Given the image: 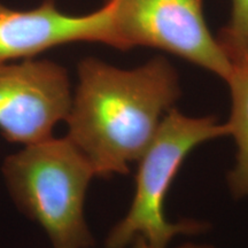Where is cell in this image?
Segmentation results:
<instances>
[{
	"label": "cell",
	"mask_w": 248,
	"mask_h": 248,
	"mask_svg": "<svg viewBox=\"0 0 248 248\" xmlns=\"http://www.w3.org/2000/svg\"><path fill=\"white\" fill-rule=\"evenodd\" d=\"M77 42L110 46V8L85 15L61 12L54 0L38 7L16 11L0 4V62L32 59L47 49Z\"/></svg>",
	"instance_id": "8992f818"
},
{
	"label": "cell",
	"mask_w": 248,
	"mask_h": 248,
	"mask_svg": "<svg viewBox=\"0 0 248 248\" xmlns=\"http://www.w3.org/2000/svg\"><path fill=\"white\" fill-rule=\"evenodd\" d=\"M73 94L66 68L49 60L0 62V133L24 146L46 140L66 121Z\"/></svg>",
	"instance_id": "5b68a950"
},
{
	"label": "cell",
	"mask_w": 248,
	"mask_h": 248,
	"mask_svg": "<svg viewBox=\"0 0 248 248\" xmlns=\"http://www.w3.org/2000/svg\"><path fill=\"white\" fill-rule=\"evenodd\" d=\"M176 248H215L213 246H209V245H202V244H194V243H186L183 244L181 246Z\"/></svg>",
	"instance_id": "30bf717a"
},
{
	"label": "cell",
	"mask_w": 248,
	"mask_h": 248,
	"mask_svg": "<svg viewBox=\"0 0 248 248\" xmlns=\"http://www.w3.org/2000/svg\"><path fill=\"white\" fill-rule=\"evenodd\" d=\"M110 8V47L168 52L226 80L232 71L210 32L202 0H106Z\"/></svg>",
	"instance_id": "277c9868"
},
{
	"label": "cell",
	"mask_w": 248,
	"mask_h": 248,
	"mask_svg": "<svg viewBox=\"0 0 248 248\" xmlns=\"http://www.w3.org/2000/svg\"><path fill=\"white\" fill-rule=\"evenodd\" d=\"M226 136L228 124L216 117L188 116L170 109L137 161L135 195L128 213L108 233L106 248H123L139 237L153 248H167L178 235L206 230L202 222H170L164 214V200L186 156L203 142Z\"/></svg>",
	"instance_id": "3957f363"
},
{
	"label": "cell",
	"mask_w": 248,
	"mask_h": 248,
	"mask_svg": "<svg viewBox=\"0 0 248 248\" xmlns=\"http://www.w3.org/2000/svg\"><path fill=\"white\" fill-rule=\"evenodd\" d=\"M216 38L231 64L248 60V0H231L230 20Z\"/></svg>",
	"instance_id": "ba28073f"
},
{
	"label": "cell",
	"mask_w": 248,
	"mask_h": 248,
	"mask_svg": "<svg viewBox=\"0 0 248 248\" xmlns=\"http://www.w3.org/2000/svg\"><path fill=\"white\" fill-rule=\"evenodd\" d=\"M123 248H153V247H152L146 240L139 237V238H136L135 240H132L131 243L126 245V246Z\"/></svg>",
	"instance_id": "9c48e42d"
},
{
	"label": "cell",
	"mask_w": 248,
	"mask_h": 248,
	"mask_svg": "<svg viewBox=\"0 0 248 248\" xmlns=\"http://www.w3.org/2000/svg\"><path fill=\"white\" fill-rule=\"evenodd\" d=\"M77 73L67 138L91 163L95 177L125 175L181 97L177 71L163 57L133 69L85 58Z\"/></svg>",
	"instance_id": "6da1fadb"
},
{
	"label": "cell",
	"mask_w": 248,
	"mask_h": 248,
	"mask_svg": "<svg viewBox=\"0 0 248 248\" xmlns=\"http://www.w3.org/2000/svg\"><path fill=\"white\" fill-rule=\"evenodd\" d=\"M230 89L231 111L226 122L229 136L237 145L234 167L228 173V185L234 198L248 197V60L232 64L225 80Z\"/></svg>",
	"instance_id": "52a82bcc"
},
{
	"label": "cell",
	"mask_w": 248,
	"mask_h": 248,
	"mask_svg": "<svg viewBox=\"0 0 248 248\" xmlns=\"http://www.w3.org/2000/svg\"><path fill=\"white\" fill-rule=\"evenodd\" d=\"M9 193L23 214L42 226L52 248H92L84 203L94 170L66 138L28 145L2 166Z\"/></svg>",
	"instance_id": "7a4b0ae2"
}]
</instances>
